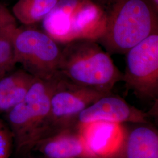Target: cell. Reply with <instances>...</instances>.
Here are the masks:
<instances>
[{
	"instance_id": "1",
	"label": "cell",
	"mask_w": 158,
	"mask_h": 158,
	"mask_svg": "<svg viewBox=\"0 0 158 158\" xmlns=\"http://www.w3.org/2000/svg\"><path fill=\"white\" fill-rule=\"evenodd\" d=\"M106 14L104 35L97 42L111 54H125L158 33V11L150 0H101Z\"/></svg>"
},
{
	"instance_id": "2",
	"label": "cell",
	"mask_w": 158,
	"mask_h": 158,
	"mask_svg": "<svg viewBox=\"0 0 158 158\" xmlns=\"http://www.w3.org/2000/svg\"><path fill=\"white\" fill-rule=\"evenodd\" d=\"M59 71L76 85L106 94L112 93L123 75L99 43L87 40L63 45Z\"/></svg>"
},
{
	"instance_id": "3",
	"label": "cell",
	"mask_w": 158,
	"mask_h": 158,
	"mask_svg": "<svg viewBox=\"0 0 158 158\" xmlns=\"http://www.w3.org/2000/svg\"><path fill=\"white\" fill-rule=\"evenodd\" d=\"M60 76L49 80L35 78L23 100L6 113L18 156L27 157L34 145L48 135L51 97Z\"/></svg>"
},
{
	"instance_id": "4",
	"label": "cell",
	"mask_w": 158,
	"mask_h": 158,
	"mask_svg": "<svg viewBox=\"0 0 158 158\" xmlns=\"http://www.w3.org/2000/svg\"><path fill=\"white\" fill-rule=\"evenodd\" d=\"M42 23L43 31L59 44L98 42L105 32L106 14L101 0H59Z\"/></svg>"
},
{
	"instance_id": "5",
	"label": "cell",
	"mask_w": 158,
	"mask_h": 158,
	"mask_svg": "<svg viewBox=\"0 0 158 158\" xmlns=\"http://www.w3.org/2000/svg\"><path fill=\"white\" fill-rule=\"evenodd\" d=\"M62 48L45 31L32 26L17 27L14 37V59L35 78L49 80L60 74Z\"/></svg>"
},
{
	"instance_id": "6",
	"label": "cell",
	"mask_w": 158,
	"mask_h": 158,
	"mask_svg": "<svg viewBox=\"0 0 158 158\" xmlns=\"http://www.w3.org/2000/svg\"><path fill=\"white\" fill-rule=\"evenodd\" d=\"M123 81L139 98L158 102V33L152 34L124 54Z\"/></svg>"
},
{
	"instance_id": "7",
	"label": "cell",
	"mask_w": 158,
	"mask_h": 158,
	"mask_svg": "<svg viewBox=\"0 0 158 158\" xmlns=\"http://www.w3.org/2000/svg\"><path fill=\"white\" fill-rule=\"evenodd\" d=\"M106 94L76 85L61 75L51 97L48 136L76 125L79 114Z\"/></svg>"
},
{
	"instance_id": "8",
	"label": "cell",
	"mask_w": 158,
	"mask_h": 158,
	"mask_svg": "<svg viewBox=\"0 0 158 158\" xmlns=\"http://www.w3.org/2000/svg\"><path fill=\"white\" fill-rule=\"evenodd\" d=\"M149 114L112 93L102 96L79 114L76 124L93 121L119 124L149 123Z\"/></svg>"
},
{
	"instance_id": "9",
	"label": "cell",
	"mask_w": 158,
	"mask_h": 158,
	"mask_svg": "<svg viewBox=\"0 0 158 158\" xmlns=\"http://www.w3.org/2000/svg\"><path fill=\"white\" fill-rule=\"evenodd\" d=\"M77 126L89 149L97 158H115L124 140V124L93 121Z\"/></svg>"
},
{
	"instance_id": "10",
	"label": "cell",
	"mask_w": 158,
	"mask_h": 158,
	"mask_svg": "<svg viewBox=\"0 0 158 158\" xmlns=\"http://www.w3.org/2000/svg\"><path fill=\"white\" fill-rule=\"evenodd\" d=\"M40 158H97L89 149L77 125L38 142L30 154Z\"/></svg>"
},
{
	"instance_id": "11",
	"label": "cell",
	"mask_w": 158,
	"mask_h": 158,
	"mask_svg": "<svg viewBox=\"0 0 158 158\" xmlns=\"http://www.w3.org/2000/svg\"><path fill=\"white\" fill-rule=\"evenodd\" d=\"M124 140L115 158H158V132L150 122L127 123Z\"/></svg>"
},
{
	"instance_id": "12",
	"label": "cell",
	"mask_w": 158,
	"mask_h": 158,
	"mask_svg": "<svg viewBox=\"0 0 158 158\" xmlns=\"http://www.w3.org/2000/svg\"><path fill=\"white\" fill-rule=\"evenodd\" d=\"M35 79L22 69L0 79V112L8 113L21 102Z\"/></svg>"
},
{
	"instance_id": "13",
	"label": "cell",
	"mask_w": 158,
	"mask_h": 158,
	"mask_svg": "<svg viewBox=\"0 0 158 158\" xmlns=\"http://www.w3.org/2000/svg\"><path fill=\"white\" fill-rule=\"evenodd\" d=\"M59 0H18L12 7L15 18L25 26L42 22Z\"/></svg>"
},
{
	"instance_id": "14",
	"label": "cell",
	"mask_w": 158,
	"mask_h": 158,
	"mask_svg": "<svg viewBox=\"0 0 158 158\" xmlns=\"http://www.w3.org/2000/svg\"><path fill=\"white\" fill-rule=\"evenodd\" d=\"M17 24L13 23L0 28V67L7 72L16 64L14 59V37Z\"/></svg>"
},
{
	"instance_id": "15",
	"label": "cell",
	"mask_w": 158,
	"mask_h": 158,
	"mask_svg": "<svg viewBox=\"0 0 158 158\" xmlns=\"http://www.w3.org/2000/svg\"><path fill=\"white\" fill-rule=\"evenodd\" d=\"M13 147L11 131L0 119V158H10Z\"/></svg>"
},
{
	"instance_id": "16",
	"label": "cell",
	"mask_w": 158,
	"mask_h": 158,
	"mask_svg": "<svg viewBox=\"0 0 158 158\" xmlns=\"http://www.w3.org/2000/svg\"><path fill=\"white\" fill-rule=\"evenodd\" d=\"M16 19L7 8L0 4V28L16 23Z\"/></svg>"
},
{
	"instance_id": "17",
	"label": "cell",
	"mask_w": 158,
	"mask_h": 158,
	"mask_svg": "<svg viewBox=\"0 0 158 158\" xmlns=\"http://www.w3.org/2000/svg\"><path fill=\"white\" fill-rule=\"evenodd\" d=\"M7 72L3 68L0 67V79H2L4 76L6 74Z\"/></svg>"
},
{
	"instance_id": "18",
	"label": "cell",
	"mask_w": 158,
	"mask_h": 158,
	"mask_svg": "<svg viewBox=\"0 0 158 158\" xmlns=\"http://www.w3.org/2000/svg\"><path fill=\"white\" fill-rule=\"evenodd\" d=\"M155 10L158 11V0H150Z\"/></svg>"
},
{
	"instance_id": "19",
	"label": "cell",
	"mask_w": 158,
	"mask_h": 158,
	"mask_svg": "<svg viewBox=\"0 0 158 158\" xmlns=\"http://www.w3.org/2000/svg\"><path fill=\"white\" fill-rule=\"evenodd\" d=\"M31 158H39V157H37V156H36V157H35V158H34V157H32V156H31Z\"/></svg>"
}]
</instances>
